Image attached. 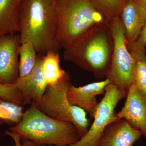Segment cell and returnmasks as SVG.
<instances>
[{
	"mask_svg": "<svg viewBox=\"0 0 146 146\" xmlns=\"http://www.w3.org/2000/svg\"><path fill=\"white\" fill-rule=\"evenodd\" d=\"M55 0H23L19 10L21 43L30 42L37 54L58 52L56 37Z\"/></svg>",
	"mask_w": 146,
	"mask_h": 146,
	"instance_id": "1",
	"label": "cell"
},
{
	"mask_svg": "<svg viewBox=\"0 0 146 146\" xmlns=\"http://www.w3.org/2000/svg\"><path fill=\"white\" fill-rule=\"evenodd\" d=\"M14 141L30 140L40 146H68L81 136L71 123L58 121L39 110L34 102L24 112L22 119L5 131Z\"/></svg>",
	"mask_w": 146,
	"mask_h": 146,
	"instance_id": "2",
	"label": "cell"
},
{
	"mask_svg": "<svg viewBox=\"0 0 146 146\" xmlns=\"http://www.w3.org/2000/svg\"><path fill=\"white\" fill-rule=\"evenodd\" d=\"M112 48L109 22H104L94 26L76 39L65 49L63 58L98 77H107Z\"/></svg>",
	"mask_w": 146,
	"mask_h": 146,
	"instance_id": "3",
	"label": "cell"
},
{
	"mask_svg": "<svg viewBox=\"0 0 146 146\" xmlns=\"http://www.w3.org/2000/svg\"><path fill=\"white\" fill-rule=\"evenodd\" d=\"M55 7L60 48L66 49L91 27L106 22L91 0H55Z\"/></svg>",
	"mask_w": 146,
	"mask_h": 146,
	"instance_id": "4",
	"label": "cell"
},
{
	"mask_svg": "<svg viewBox=\"0 0 146 146\" xmlns=\"http://www.w3.org/2000/svg\"><path fill=\"white\" fill-rule=\"evenodd\" d=\"M71 84L68 73L60 81L47 86L41 101L35 104L37 108L49 117L60 121L72 123L82 137L91 125L90 121L83 109L71 104L67 91Z\"/></svg>",
	"mask_w": 146,
	"mask_h": 146,
	"instance_id": "5",
	"label": "cell"
},
{
	"mask_svg": "<svg viewBox=\"0 0 146 146\" xmlns=\"http://www.w3.org/2000/svg\"><path fill=\"white\" fill-rule=\"evenodd\" d=\"M113 42L111 64L106 78L118 89L127 92L134 82L136 60L128 47L124 28L120 16L109 22Z\"/></svg>",
	"mask_w": 146,
	"mask_h": 146,
	"instance_id": "6",
	"label": "cell"
},
{
	"mask_svg": "<svg viewBox=\"0 0 146 146\" xmlns=\"http://www.w3.org/2000/svg\"><path fill=\"white\" fill-rule=\"evenodd\" d=\"M127 94V92L119 90L112 84H108L94 113V121L87 132L75 143L68 146H99L106 129L118 120L115 108Z\"/></svg>",
	"mask_w": 146,
	"mask_h": 146,
	"instance_id": "7",
	"label": "cell"
},
{
	"mask_svg": "<svg viewBox=\"0 0 146 146\" xmlns=\"http://www.w3.org/2000/svg\"><path fill=\"white\" fill-rule=\"evenodd\" d=\"M19 34L0 36V83L13 85L19 78Z\"/></svg>",
	"mask_w": 146,
	"mask_h": 146,
	"instance_id": "8",
	"label": "cell"
},
{
	"mask_svg": "<svg viewBox=\"0 0 146 146\" xmlns=\"http://www.w3.org/2000/svg\"><path fill=\"white\" fill-rule=\"evenodd\" d=\"M124 105L116 114L118 120H125L141 131L146 138V95L133 82L129 88Z\"/></svg>",
	"mask_w": 146,
	"mask_h": 146,
	"instance_id": "9",
	"label": "cell"
},
{
	"mask_svg": "<svg viewBox=\"0 0 146 146\" xmlns=\"http://www.w3.org/2000/svg\"><path fill=\"white\" fill-rule=\"evenodd\" d=\"M43 56L38 54L34 69L28 75L19 77L13 85L20 92L25 105L39 103L46 90L48 85L42 72Z\"/></svg>",
	"mask_w": 146,
	"mask_h": 146,
	"instance_id": "10",
	"label": "cell"
},
{
	"mask_svg": "<svg viewBox=\"0 0 146 146\" xmlns=\"http://www.w3.org/2000/svg\"><path fill=\"white\" fill-rule=\"evenodd\" d=\"M111 83L106 78L103 81L93 82L86 85L76 87L71 84L67 91V96L70 103L88 112L91 118L94 114L99 103L97 96L105 94L108 85Z\"/></svg>",
	"mask_w": 146,
	"mask_h": 146,
	"instance_id": "11",
	"label": "cell"
},
{
	"mask_svg": "<svg viewBox=\"0 0 146 146\" xmlns=\"http://www.w3.org/2000/svg\"><path fill=\"white\" fill-rule=\"evenodd\" d=\"M142 135L125 120H118L106 129L99 146H133Z\"/></svg>",
	"mask_w": 146,
	"mask_h": 146,
	"instance_id": "12",
	"label": "cell"
},
{
	"mask_svg": "<svg viewBox=\"0 0 146 146\" xmlns=\"http://www.w3.org/2000/svg\"><path fill=\"white\" fill-rule=\"evenodd\" d=\"M128 46L138 39L146 24V9L134 0H128L121 14Z\"/></svg>",
	"mask_w": 146,
	"mask_h": 146,
	"instance_id": "13",
	"label": "cell"
},
{
	"mask_svg": "<svg viewBox=\"0 0 146 146\" xmlns=\"http://www.w3.org/2000/svg\"><path fill=\"white\" fill-rule=\"evenodd\" d=\"M23 0H0V36L19 31V10Z\"/></svg>",
	"mask_w": 146,
	"mask_h": 146,
	"instance_id": "14",
	"label": "cell"
},
{
	"mask_svg": "<svg viewBox=\"0 0 146 146\" xmlns=\"http://www.w3.org/2000/svg\"><path fill=\"white\" fill-rule=\"evenodd\" d=\"M60 56L58 52L50 51L43 56L42 72L48 86L56 84L67 74L60 68Z\"/></svg>",
	"mask_w": 146,
	"mask_h": 146,
	"instance_id": "15",
	"label": "cell"
},
{
	"mask_svg": "<svg viewBox=\"0 0 146 146\" xmlns=\"http://www.w3.org/2000/svg\"><path fill=\"white\" fill-rule=\"evenodd\" d=\"M19 55V76L23 77L28 75L34 69L38 54L33 44L26 42L21 43Z\"/></svg>",
	"mask_w": 146,
	"mask_h": 146,
	"instance_id": "16",
	"label": "cell"
},
{
	"mask_svg": "<svg viewBox=\"0 0 146 146\" xmlns=\"http://www.w3.org/2000/svg\"><path fill=\"white\" fill-rule=\"evenodd\" d=\"M23 105L0 98V121L13 126L20 122L25 110Z\"/></svg>",
	"mask_w": 146,
	"mask_h": 146,
	"instance_id": "17",
	"label": "cell"
},
{
	"mask_svg": "<svg viewBox=\"0 0 146 146\" xmlns=\"http://www.w3.org/2000/svg\"><path fill=\"white\" fill-rule=\"evenodd\" d=\"M97 9L104 17L106 21L109 22L120 16L128 0H91Z\"/></svg>",
	"mask_w": 146,
	"mask_h": 146,
	"instance_id": "18",
	"label": "cell"
},
{
	"mask_svg": "<svg viewBox=\"0 0 146 146\" xmlns=\"http://www.w3.org/2000/svg\"><path fill=\"white\" fill-rule=\"evenodd\" d=\"M133 56V55H132ZM136 60L134 82L146 95V56L145 54L133 56Z\"/></svg>",
	"mask_w": 146,
	"mask_h": 146,
	"instance_id": "19",
	"label": "cell"
},
{
	"mask_svg": "<svg viewBox=\"0 0 146 146\" xmlns=\"http://www.w3.org/2000/svg\"><path fill=\"white\" fill-rule=\"evenodd\" d=\"M0 98L22 105H25L20 92L13 85L0 83Z\"/></svg>",
	"mask_w": 146,
	"mask_h": 146,
	"instance_id": "20",
	"label": "cell"
},
{
	"mask_svg": "<svg viewBox=\"0 0 146 146\" xmlns=\"http://www.w3.org/2000/svg\"><path fill=\"white\" fill-rule=\"evenodd\" d=\"M146 45V24L142 29L138 39L132 45L128 46L131 54H142L145 53Z\"/></svg>",
	"mask_w": 146,
	"mask_h": 146,
	"instance_id": "21",
	"label": "cell"
},
{
	"mask_svg": "<svg viewBox=\"0 0 146 146\" xmlns=\"http://www.w3.org/2000/svg\"><path fill=\"white\" fill-rule=\"evenodd\" d=\"M18 146H40L28 139H22V144H20Z\"/></svg>",
	"mask_w": 146,
	"mask_h": 146,
	"instance_id": "22",
	"label": "cell"
},
{
	"mask_svg": "<svg viewBox=\"0 0 146 146\" xmlns=\"http://www.w3.org/2000/svg\"><path fill=\"white\" fill-rule=\"evenodd\" d=\"M146 9V0H134Z\"/></svg>",
	"mask_w": 146,
	"mask_h": 146,
	"instance_id": "23",
	"label": "cell"
},
{
	"mask_svg": "<svg viewBox=\"0 0 146 146\" xmlns=\"http://www.w3.org/2000/svg\"><path fill=\"white\" fill-rule=\"evenodd\" d=\"M2 124H3L2 122L1 121H0V125Z\"/></svg>",
	"mask_w": 146,
	"mask_h": 146,
	"instance_id": "24",
	"label": "cell"
}]
</instances>
